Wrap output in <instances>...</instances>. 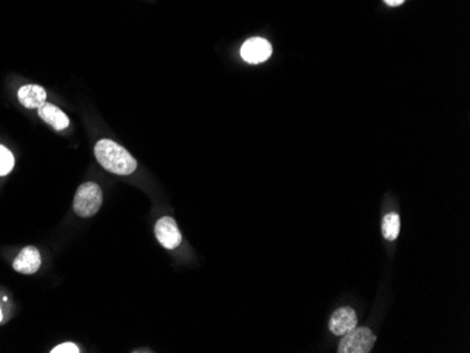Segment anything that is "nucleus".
Listing matches in <instances>:
<instances>
[{"label": "nucleus", "instance_id": "1", "mask_svg": "<svg viewBox=\"0 0 470 353\" xmlns=\"http://www.w3.org/2000/svg\"><path fill=\"white\" fill-rule=\"evenodd\" d=\"M95 157L106 170L116 174H131L137 169V161L112 139H100L95 147Z\"/></svg>", "mask_w": 470, "mask_h": 353}, {"label": "nucleus", "instance_id": "13", "mask_svg": "<svg viewBox=\"0 0 470 353\" xmlns=\"http://www.w3.org/2000/svg\"><path fill=\"white\" fill-rule=\"evenodd\" d=\"M384 2H386L389 6H400V5H403L404 0H384Z\"/></svg>", "mask_w": 470, "mask_h": 353}, {"label": "nucleus", "instance_id": "6", "mask_svg": "<svg viewBox=\"0 0 470 353\" xmlns=\"http://www.w3.org/2000/svg\"><path fill=\"white\" fill-rule=\"evenodd\" d=\"M356 323H358V319H356V314L352 308H349V307L338 308L331 315L330 330L335 335H345L356 327Z\"/></svg>", "mask_w": 470, "mask_h": 353}, {"label": "nucleus", "instance_id": "2", "mask_svg": "<svg viewBox=\"0 0 470 353\" xmlns=\"http://www.w3.org/2000/svg\"><path fill=\"white\" fill-rule=\"evenodd\" d=\"M103 201V193L99 185L93 182L84 183L77 190L75 199H74V210L79 217L88 219L95 216L99 208L101 207Z\"/></svg>", "mask_w": 470, "mask_h": 353}, {"label": "nucleus", "instance_id": "7", "mask_svg": "<svg viewBox=\"0 0 470 353\" xmlns=\"http://www.w3.org/2000/svg\"><path fill=\"white\" fill-rule=\"evenodd\" d=\"M41 266V256L37 248L34 246H27L13 262V268L16 272L23 274H32L37 272Z\"/></svg>", "mask_w": 470, "mask_h": 353}, {"label": "nucleus", "instance_id": "4", "mask_svg": "<svg viewBox=\"0 0 470 353\" xmlns=\"http://www.w3.org/2000/svg\"><path fill=\"white\" fill-rule=\"evenodd\" d=\"M272 55V47L265 39H249L241 47V57L248 63L265 62Z\"/></svg>", "mask_w": 470, "mask_h": 353}, {"label": "nucleus", "instance_id": "11", "mask_svg": "<svg viewBox=\"0 0 470 353\" xmlns=\"http://www.w3.org/2000/svg\"><path fill=\"white\" fill-rule=\"evenodd\" d=\"M13 166H14V158L12 152L3 145H0V176L9 174Z\"/></svg>", "mask_w": 470, "mask_h": 353}, {"label": "nucleus", "instance_id": "8", "mask_svg": "<svg viewBox=\"0 0 470 353\" xmlns=\"http://www.w3.org/2000/svg\"><path fill=\"white\" fill-rule=\"evenodd\" d=\"M19 100L27 109H39L47 101V92L39 85H26L19 90Z\"/></svg>", "mask_w": 470, "mask_h": 353}, {"label": "nucleus", "instance_id": "3", "mask_svg": "<svg viewBox=\"0 0 470 353\" xmlns=\"http://www.w3.org/2000/svg\"><path fill=\"white\" fill-rule=\"evenodd\" d=\"M376 342L375 334L369 328H353L345 334L340 343V353H368Z\"/></svg>", "mask_w": 470, "mask_h": 353}, {"label": "nucleus", "instance_id": "5", "mask_svg": "<svg viewBox=\"0 0 470 353\" xmlns=\"http://www.w3.org/2000/svg\"><path fill=\"white\" fill-rule=\"evenodd\" d=\"M155 235L159 243L166 250H175L182 242V235H180L175 220L170 217H164L157 223Z\"/></svg>", "mask_w": 470, "mask_h": 353}, {"label": "nucleus", "instance_id": "9", "mask_svg": "<svg viewBox=\"0 0 470 353\" xmlns=\"http://www.w3.org/2000/svg\"><path fill=\"white\" fill-rule=\"evenodd\" d=\"M39 116L46 121L50 125H52L55 130H63L69 125V119L68 116L61 110L58 109L57 105L51 104V103H44L41 108H39Z\"/></svg>", "mask_w": 470, "mask_h": 353}, {"label": "nucleus", "instance_id": "14", "mask_svg": "<svg viewBox=\"0 0 470 353\" xmlns=\"http://www.w3.org/2000/svg\"><path fill=\"white\" fill-rule=\"evenodd\" d=\"M3 320V312H2V308H0V321Z\"/></svg>", "mask_w": 470, "mask_h": 353}, {"label": "nucleus", "instance_id": "10", "mask_svg": "<svg viewBox=\"0 0 470 353\" xmlns=\"http://www.w3.org/2000/svg\"><path fill=\"white\" fill-rule=\"evenodd\" d=\"M382 232L386 239L394 241L400 234V217L395 213H390L384 216L383 223H382Z\"/></svg>", "mask_w": 470, "mask_h": 353}, {"label": "nucleus", "instance_id": "12", "mask_svg": "<svg viewBox=\"0 0 470 353\" xmlns=\"http://www.w3.org/2000/svg\"><path fill=\"white\" fill-rule=\"evenodd\" d=\"M52 353H79V347L74 343H70V342H66V343H62L59 346H55L52 350Z\"/></svg>", "mask_w": 470, "mask_h": 353}]
</instances>
